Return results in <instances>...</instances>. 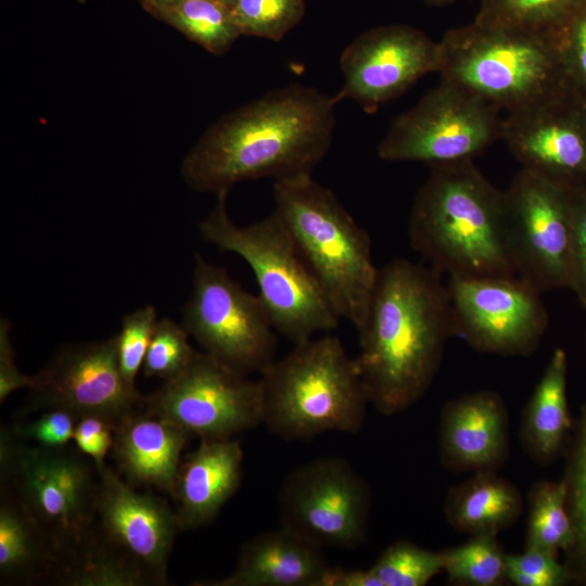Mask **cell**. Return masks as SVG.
Returning <instances> with one entry per match:
<instances>
[{
  "label": "cell",
  "instance_id": "45",
  "mask_svg": "<svg viewBox=\"0 0 586 586\" xmlns=\"http://www.w3.org/2000/svg\"><path fill=\"white\" fill-rule=\"evenodd\" d=\"M218 1H220L221 3L226 4L227 7L231 9L238 0H218Z\"/></svg>",
  "mask_w": 586,
  "mask_h": 586
},
{
  "label": "cell",
  "instance_id": "25",
  "mask_svg": "<svg viewBox=\"0 0 586 586\" xmlns=\"http://www.w3.org/2000/svg\"><path fill=\"white\" fill-rule=\"evenodd\" d=\"M58 559L37 524L10 493L0 489V584L51 582Z\"/></svg>",
  "mask_w": 586,
  "mask_h": 586
},
{
  "label": "cell",
  "instance_id": "16",
  "mask_svg": "<svg viewBox=\"0 0 586 586\" xmlns=\"http://www.w3.org/2000/svg\"><path fill=\"white\" fill-rule=\"evenodd\" d=\"M438 42L406 24L377 26L358 35L340 56L343 86L335 95L373 114L430 73H437Z\"/></svg>",
  "mask_w": 586,
  "mask_h": 586
},
{
  "label": "cell",
  "instance_id": "8",
  "mask_svg": "<svg viewBox=\"0 0 586 586\" xmlns=\"http://www.w3.org/2000/svg\"><path fill=\"white\" fill-rule=\"evenodd\" d=\"M0 489L15 498L58 558L74 550L93 531L99 470L76 447L33 445L12 425H1Z\"/></svg>",
  "mask_w": 586,
  "mask_h": 586
},
{
  "label": "cell",
  "instance_id": "13",
  "mask_svg": "<svg viewBox=\"0 0 586 586\" xmlns=\"http://www.w3.org/2000/svg\"><path fill=\"white\" fill-rule=\"evenodd\" d=\"M454 336L481 353L530 356L547 331L542 292L518 276L449 277Z\"/></svg>",
  "mask_w": 586,
  "mask_h": 586
},
{
  "label": "cell",
  "instance_id": "20",
  "mask_svg": "<svg viewBox=\"0 0 586 586\" xmlns=\"http://www.w3.org/2000/svg\"><path fill=\"white\" fill-rule=\"evenodd\" d=\"M243 451L235 440L201 441L180 464L170 497L180 531L212 522L242 479Z\"/></svg>",
  "mask_w": 586,
  "mask_h": 586
},
{
  "label": "cell",
  "instance_id": "6",
  "mask_svg": "<svg viewBox=\"0 0 586 586\" xmlns=\"http://www.w3.org/2000/svg\"><path fill=\"white\" fill-rule=\"evenodd\" d=\"M227 195L216 194L214 208L199 224L200 235L247 263L275 330L295 345L336 329L340 317L277 214L237 226L227 212Z\"/></svg>",
  "mask_w": 586,
  "mask_h": 586
},
{
  "label": "cell",
  "instance_id": "9",
  "mask_svg": "<svg viewBox=\"0 0 586 586\" xmlns=\"http://www.w3.org/2000/svg\"><path fill=\"white\" fill-rule=\"evenodd\" d=\"M497 107L453 82L441 79L418 103L393 119L378 145L385 162L429 166L473 158L501 140Z\"/></svg>",
  "mask_w": 586,
  "mask_h": 586
},
{
  "label": "cell",
  "instance_id": "44",
  "mask_svg": "<svg viewBox=\"0 0 586 586\" xmlns=\"http://www.w3.org/2000/svg\"><path fill=\"white\" fill-rule=\"evenodd\" d=\"M425 4L431 7H445L451 4L455 0H422Z\"/></svg>",
  "mask_w": 586,
  "mask_h": 586
},
{
  "label": "cell",
  "instance_id": "14",
  "mask_svg": "<svg viewBox=\"0 0 586 586\" xmlns=\"http://www.w3.org/2000/svg\"><path fill=\"white\" fill-rule=\"evenodd\" d=\"M21 416L61 409L113 425L143 409L144 396L122 374L116 335L61 347L35 375Z\"/></svg>",
  "mask_w": 586,
  "mask_h": 586
},
{
  "label": "cell",
  "instance_id": "5",
  "mask_svg": "<svg viewBox=\"0 0 586 586\" xmlns=\"http://www.w3.org/2000/svg\"><path fill=\"white\" fill-rule=\"evenodd\" d=\"M258 380L263 424L286 442L333 431L356 434L362 428L368 396L355 358L335 335L295 344Z\"/></svg>",
  "mask_w": 586,
  "mask_h": 586
},
{
  "label": "cell",
  "instance_id": "39",
  "mask_svg": "<svg viewBox=\"0 0 586 586\" xmlns=\"http://www.w3.org/2000/svg\"><path fill=\"white\" fill-rule=\"evenodd\" d=\"M572 207V260L570 285L586 308V184L570 190Z\"/></svg>",
  "mask_w": 586,
  "mask_h": 586
},
{
  "label": "cell",
  "instance_id": "10",
  "mask_svg": "<svg viewBox=\"0 0 586 586\" xmlns=\"http://www.w3.org/2000/svg\"><path fill=\"white\" fill-rule=\"evenodd\" d=\"M182 326L204 353L244 375L260 374L275 361L276 330L259 295L200 254Z\"/></svg>",
  "mask_w": 586,
  "mask_h": 586
},
{
  "label": "cell",
  "instance_id": "27",
  "mask_svg": "<svg viewBox=\"0 0 586 586\" xmlns=\"http://www.w3.org/2000/svg\"><path fill=\"white\" fill-rule=\"evenodd\" d=\"M153 14L216 55L241 36L231 9L218 0H180Z\"/></svg>",
  "mask_w": 586,
  "mask_h": 586
},
{
  "label": "cell",
  "instance_id": "4",
  "mask_svg": "<svg viewBox=\"0 0 586 586\" xmlns=\"http://www.w3.org/2000/svg\"><path fill=\"white\" fill-rule=\"evenodd\" d=\"M272 195L273 212L333 309L358 332L379 272L369 233L311 175L275 181Z\"/></svg>",
  "mask_w": 586,
  "mask_h": 586
},
{
  "label": "cell",
  "instance_id": "15",
  "mask_svg": "<svg viewBox=\"0 0 586 586\" xmlns=\"http://www.w3.org/2000/svg\"><path fill=\"white\" fill-rule=\"evenodd\" d=\"M370 504L368 484L345 459L317 458L284 480L281 527L321 548L356 547L367 536Z\"/></svg>",
  "mask_w": 586,
  "mask_h": 586
},
{
  "label": "cell",
  "instance_id": "19",
  "mask_svg": "<svg viewBox=\"0 0 586 586\" xmlns=\"http://www.w3.org/2000/svg\"><path fill=\"white\" fill-rule=\"evenodd\" d=\"M440 457L454 472H486L501 467L509 455L508 412L493 391L464 394L445 404L441 413Z\"/></svg>",
  "mask_w": 586,
  "mask_h": 586
},
{
  "label": "cell",
  "instance_id": "40",
  "mask_svg": "<svg viewBox=\"0 0 586 586\" xmlns=\"http://www.w3.org/2000/svg\"><path fill=\"white\" fill-rule=\"evenodd\" d=\"M113 428L112 423L94 416L82 417L76 423L73 436L75 447L90 458L97 468L105 464V459L112 450Z\"/></svg>",
  "mask_w": 586,
  "mask_h": 586
},
{
  "label": "cell",
  "instance_id": "17",
  "mask_svg": "<svg viewBox=\"0 0 586 586\" xmlns=\"http://www.w3.org/2000/svg\"><path fill=\"white\" fill-rule=\"evenodd\" d=\"M501 140L522 168L556 184H586V102L571 89L507 113Z\"/></svg>",
  "mask_w": 586,
  "mask_h": 586
},
{
  "label": "cell",
  "instance_id": "23",
  "mask_svg": "<svg viewBox=\"0 0 586 586\" xmlns=\"http://www.w3.org/2000/svg\"><path fill=\"white\" fill-rule=\"evenodd\" d=\"M568 357L557 348L523 411L519 436L525 453L536 462L552 461L571 428L566 396Z\"/></svg>",
  "mask_w": 586,
  "mask_h": 586
},
{
  "label": "cell",
  "instance_id": "33",
  "mask_svg": "<svg viewBox=\"0 0 586 586\" xmlns=\"http://www.w3.org/2000/svg\"><path fill=\"white\" fill-rule=\"evenodd\" d=\"M305 0H238L231 14L241 35L281 40L303 18Z\"/></svg>",
  "mask_w": 586,
  "mask_h": 586
},
{
  "label": "cell",
  "instance_id": "36",
  "mask_svg": "<svg viewBox=\"0 0 586 586\" xmlns=\"http://www.w3.org/2000/svg\"><path fill=\"white\" fill-rule=\"evenodd\" d=\"M157 321L156 310L151 305L127 314L122 320L116 335L117 357L122 374L132 385H136Z\"/></svg>",
  "mask_w": 586,
  "mask_h": 586
},
{
  "label": "cell",
  "instance_id": "12",
  "mask_svg": "<svg viewBox=\"0 0 586 586\" xmlns=\"http://www.w3.org/2000/svg\"><path fill=\"white\" fill-rule=\"evenodd\" d=\"M570 190L521 168L504 191L506 239L515 276L542 293L570 285Z\"/></svg>",
  "mask_w": 586,
  "mask_h": 586
},
{
  "label": "cell",
  "instance_id": "28",
  "mask_svg": "<svg viewBox=\"0 0 586 586\" xmlns=\"http://www.w3.org/2000/svg\"><path fill=\"white\" fill-rule=\"evenodd\" d=\"M573 540L564 481L537 482L528 496L526 546L539 547L557 555L561 549L568 551Z\"/></svg>",
  "mask_w": 586,
  "mask_h": 586
},
{
  "label": "cell",
  "instance_id": "22",
  "mask_svg": "<svg viewBox=\"0 0 586 586\" xmlns=\"http://www.w3.org/2000/svg\"><path fill=\"white\" fill-rule=\"evenodd\" d=\"M113 432L111 453L125 481L170 496L181 464V453L191 435L143 409L115 424Z\"/></svg>",
  "mask_w": 586,
  "mask_h": 586
},
{
  "label": "cell",
  "instance_id": "2",
  "mask_svg": "<svg viewBox=\"0 0 586 586\" xmlns=\"http://www.w3.org/2000/svg\"><path fill=\"white\" fill-rule=\"evenodd\" d=\"M355 358L369 404L392 416L426 393L454 336L442 275L396 258L379 268Z\"/></svg>",
  "mask_w": 586,
  "mask_h": 586
},
{
  "label": "cell",
  "instance_id": "31",
  "mask_svg": "<svg viewBox=\"0 0 586 586\" xmlns=\"http://www.w3.org/2000/svg\"><path fill=\"white\" fill-rule=\"evenodd\" d=\"M444 572L451 584L499 586L508 582L506 556L493 535H477L443 550Z\"/></svg>",
  "mask_w": 586,
  "mask_h": 586
},
{
  "label": "cell",
  "instance_id": "24",
  "mask_svg": "<svg viewBox=\"0 0 586 586\" xmlns=\"http://www.w3.org/2000/svg\"><path fill=\"white\" fill-rule=\"evenodd\" d=\"M522 511L519 489L495 471L473 473L449 489L444 506L448 523L470 536H496L513 524Z\"/></svg>",
  "mask_w": 586,
  "mask_h": 586
},
{
  "label": "cell",
  "instance_id": "11",
  "mask_svg": "<svg viewBox=\"0 0 586 586\" xmlns=\"http://www.w3.org/2000/svg\"><path fill=\"white\" fill-rule=\"evenodd\" d=\"M143 411L201 441L230 440L263 424L262 387L259 380L196 352L181 373L144 396Z\"/></svg>",
  "mask_w": 586,
  "mask_h": 586
},
{
  "label": "cell",
  "instance_id": "26",
  "mask_svg": "<svg viewBox=\"0 0 586 586\" xmlns=\"http://www.w3.org/2000/svg\"><path fill=\"white\" fill-rule=\"evenodd\" d=\"M62 586H155L138 565L107 546L93 531L59 558L51 578Z\"/></svg>",
  "mask_w": 586,
  "mask_h": 586
},
{
  "label": "cell",
  "instance_id": "30",
  "mask_svg": "<svg viewBox=\"0 0 586 586\" xmlns=\"http://www.w3.org/2000/svg\"><path fill=\"white\" fill-rule=\"evenodd\" d=\"M563 481L566 486V508L574 532L573 544L566 551V565L572 578L586 584V404L581 409Z\"/></svg>",
  "mask_w": 586,
  "mask_h": 586
},
{
  "label": "cell",
  "instance_id": "1",
  "mask_svg": "<svg viewBox=\"0 0 586 586\" xmlns=\"http://www.w3.org/2000/svg\"><path fill=\"white\" fill-rule=\"evenodd\" d=\"M336 103L298 82L271 90L209 126L181 176L193 190L218 194L242 181L311 175L332 144Z\"/></svg>",
  "mask_w": 586,
  "mask_h": 586
},
{
  "label": "cell",
  "instance_id": "42",
  "mask_svg": "<svg viewBox=\"0 0 586 586\" xmlns=\"http://www.w3.org/2000/svg\"><path fill=\"white\" fill-rule=\"evenodd\" d=\"M321 586H382L380 579L368 570L329 568Z\"/></svg>",
  "mask_w": 586,
  "mask_h": 586
},
{
  "label": "cell",
  "instance_id": "7",
  "mask_svg": "<svg viewBox=\"0 0 586 586\" xmlns=\"http://www.w3.org/2000/svg\"><path fill=\"white\" fill-rule=\"evenodd\" d=\"M441 79L506 114L571 89L549 34L475 22L438 41Z\"/></svg>",
  "mask_w": 586,
  "mask_h": 586
},
{
  "label": "cell",
  "instance_id": "34",
  "mask_svg": "<svg viewBox=\"0 0 586 586\" xmlns=\"http://www.w3.org/2000/svg\"><path fill=\"white\" fill-rule=\"evenodd\" d=\"M189 336L183 326L168 318L158 320L142 365L144 375L167 381L181 373L196 353Z\"/></svg>",
  "mask_w": 586,
  "mask_h": 586
},
{
  "label": "cell",
  "instance_id": "18",
  "mask_svg": "<svg viewBox=\"0 0 586 586\" xmlns=\"http://www.w3.org/2000/svg\"><path fill=\"white\" fill-rule=\"evenodd\" d=\"M99 470L95 534L142 569L155 586L168 584L167 566L180 532L175 509L135 489L106 463Z\"/></svg>",
  "mask_w": 586,
  "mask_h": 586
},
{
  "label": "cell",
  "instance_id": "38",
  "mask_svg": "<svg viewBox=\"0 0 586 586\" xmlns=\"http://www.w3.org/2000/svg\"><path fill=\"white\" fill-rule=\"evenodd\" d=\"M78 419L68 411L49 409L33 421L14 424L12 429L24 440L47 447H62L73 441Z\"/></svg>",
  "mask_w": 586,
  "mask_h": 586
},
{
  "label": "cell",
  "instance_id": "3",
  "mask_svg": "<svg viewBox=\"0 0 586 586\" xmlns=\"http://www.w3.org/2000/svg\"><path fill=\"white\" fill-rule=\"evenodd\" d=\"M430 168L409 215L412 250L448 277L515 276L506 239L504 191L473 161Z\"/></svg>",
  "mask_w": 586,
  "mask_h": 586
},
{
  "label": "cell",
  "instance_id": "43",
  "mask_svg": "<svg viewBox=\"0 0 586 586\" xmlns=\"http://www.w3.org/2000/svg\"><path fill=\"white\" fill-rule=\"evenodd\" d=\"M144 8L150 11L152 14L165 7L171 5L180 0H140Z\"/></svg>",
  "mask_w": 586,
  "mask_h": 586
},
{
  "label": "cell",
  "instance_id": "37",
  "mask_svg": "<svg viewBox=\"0 0 586 586\" xmlns=\"http://www.w3.org/2000/svg\"><path fill=\"white\" fill-rule=\"evenodd\" d=\"M506 572L508 582L515 586H561L572 579L568 565L558 562L556 553L533 546L507 555Z\"/></svg>",
  "mask_w": 586,
  "mask_h": 586
},
{
  "label": "cell",
  "instance_id": "41",
  "mask_svg": "<svg viewBox=\"0 0 586 586\" xmlns=\"http://www.w3.org/2000/svg\"><path fill=\"white\" fill-rule=\"evenodd\" d=\"M10 323L7 319L0 322V403L21 388H28L33 383V375L20 372L14 361V348L10 335Z\"/></svg>",
  "mask_w": 586,
  "mask_h": 586
},
{
  "label": "cell",
  "instance_id": "29",
  "mask_svg": "<svg viewBox=\"0 0 586 586\" xmlns=\"http://www.w3.org/2000/svg\"><path fill=\"white\" fill-rule=\"evenodd\" d=\"M586 0H481L479 25L550 34Z\"/></svg>",
  "mask_w": 586,
  "mask_h": 586
},
{
  "label": "cell",
  "instance_id": "35",
  "mask_svg": "<svg viewBox=\"0 0 586 586\" xmlns=\"http://www.w3.org/2000/svg\"><path fill=\"white\" fill-rule=\"evenodd\" d=\"M549 36L571 90L586 102V1Z\"/></svg>",
  "mask_w": 586,
  "mask_h": 586
},
{
  "label": "cell",
  "instance_id": "32",
  "mask_svg": "<svg viewBox=\"0 0 586 586\" xmlns=\"http://www.w3.org/2000/svg\"><path fill=\"white\" fill-rule=\"evenodd\" d=\"M443 552L426 550L411 542L388 546L370 568L382 586H424L444 572Z\"/></svg>",
  "mask_w": 586,
  "mask_h": 586
},
{
  "label": "cell",
  "instance_id": "21",
  "mask_svg": "<svg viewBox=\"0 0 586 586\" xmlns=\"http://www.w3.org/2000/svg\"><path fill=\"white\" fill-rule=\"evenodd\" d=\"M329 565L321 547L281 527L247 540L227 576L194 586H321Z\"/></svg>",
  "mask_w": 586,
  "mask_h": 586
}]
</instances>
